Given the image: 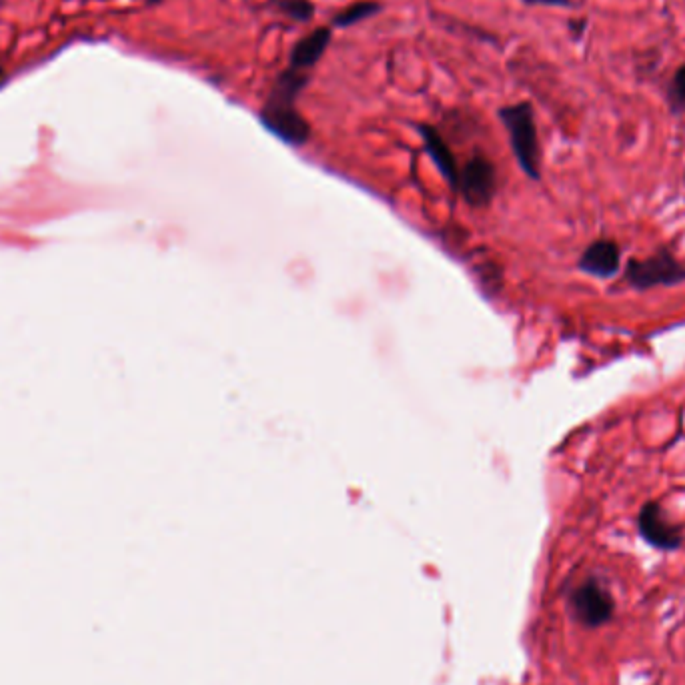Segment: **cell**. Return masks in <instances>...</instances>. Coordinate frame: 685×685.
<instances>
[{"label":"cell","mask_w":685,"mask_h":685,"mask_svg":"<svg viewBox=\"0 0 685 685\" xmlns=\"http://www.w3.org/2000/svg\"><path fill=\"white\" fill-rule=\"evenodd\" d=\"M501 125L509 135V145L521 171L533 179H541V149L535 125L533 105L527 101L505 105L497 111Z\"/></svg>","instance_id":"1"},{"label":"cell","mask_w":685,"mask_h":685,"mask_svg":"<svg viewBox=\"0 0 685 685\" xmlns=\"http://www.w3.org/2000/svg\"><path fill=\"white\" fill-rule=\"evenodd\" d=\"M625 281L635 291L671 287L685 281V267L667 249H659L647 259H629Z\"/></svg>","instance_id":"2"},{"label":"cell","mask_w":685,"mask_h":685,"mask_svg":"<svg viewBox=\"0 0 685 685\" xmlns=\"http://www.w3.org/2000/svg\"><path fill=\"white\" fill-rule=\"evenodd\" d=\"M569 607L577 623L595 629L611 621L615 611V601L611 591L595 577L585 579L569 595Z\"/></svg>","instance_id":"3"},{"label":"cell","mask_w":685,"mask_h":685,"mask_svg":"<svg viewBox=\"0 0 685 685\" xmlns=\"http://www.w3.org/2000/svg\"><path fill=\"white\" fill-rule=\"evenodd\" d=\"M259 119L263 127L291 147H303L311 139L309 121L297 111L295 103L265 101Z\"/></svg>","instance_id":"4"},{"label":"cell","mask_w":685,"mask_h":685,"mask_svg":"<svg viewBox=\"0 0 685 685\" xmlns=\"http://www.w3.org/2000/svg\"><path fill=\"white\" fill-rule=\"evenodd\" d=\"M497 189V173L493 163L477 155L459 173V185L457 191L465 197V201L473 207H485Z\"/></svg>","instance_id":"5"},{"label":"cell","mask_w":685,"mask_h":685,"mask_svg":"<svg viewBox=\"0 0 685 685\" xmlns=\"http://www.w3.org/2000/svg\"><path fill=\"white\" fill-rule=\"evenodd\" d=\"M637 531L641 539L661 551H675L683 543L679 527L669 523L657 501H647L637 515Z\"/></svg>","instance_id":"6"},{"label":"cell","mask_w":685,"mask_h":685,"mask_svg":"<svg viewBox=\"0 0 685 685\" xmlns=\"http://www.w3.org/2000/svg\"><path fill=\"white\" fill-rule=\"evenodd\" d=\"M579 271L597 279H611L621 269V251L615 241H593L577 261Z\"/></svg>","instance_id":"7"},{"label":"cell","mask_w":685,"mask_h":685,"mask_svg":"<svg viewBox=\"0 0 685 685\" xmlns=\"http://www.w3.org/2000/svg\"><path fill=\"white\" fill-rule=\"evenodd\" d=\"M331 41H333V29L317 27L313 33L305 35L303 39L295 43V47L289 53V67L309 73L325 57Z\"/></svg>","instance_id":"8"},{"label":"cell","mask_w":685,"mask_h":685,"mask_svg":"<svg viewBox=\"0 0 685 685\" xmlns=\"http://www.w3.org/2000/svg\"><path fill=\"white\" fill-rule=\"evenodd\" d=\"M417 131H419V135L423 139L427 155L431 157V161L435 163V167L439 169L443 179L457 191L461 169L457 167L453 151L449 149V145L445 143V139L439 135V131L435 127H431V125H417Z\"/></svg>","instance_id":"9"},{"label":"cell","mask_w":685,"mask_h":685,"mask_svg":"<svg viewBox=\"0 0 685 685\" xmlns=\"http://www.w3.org/2000/svg\"><path fill=\"white\" fill-rule=\"evenodd\" d=\"M311 83V75L305 71H297L287 67L285 71H281L269 91V101H279V103H295L299 95L309 87Z\"/></svg>","instance_id":"10"},{"label":"cell","mask_w":685,"mask_h":685,"mask_svg":"<svg viewBox=\"0 0 685 685\" xmlns=\"http://www.w3.org/2000/svg\"><path fill=\"white\" fill-rule=\"evenodd\" d=\"M383 11V5L377 3V0H357V3H351L349 7L341 9L335 17H333V27L337 29H351L363 21H369L373 17H377Z\"/></svg>","instance_id":"11"},{"label":"cell","mask_w":685,"mask_h":685,"mask_svg":"<svg viewBox=\"0 0 685 685\" xmlns=\"http://www.w3.org/2000/svg\"><path fill=\"white\" fill-rule=\"evenodd\" d=\"M267 7L295 23L313 21L315 11H317L311 0H269Z\"/></svg>","instance_id":"12"},{"label":"cell","mask_w":685,"mask_h":685,"mask_svg":"<svg viewBox=\"0 0 685 685\" xmlns=\"http://www.w3.org/2000/svg\"><path fill=\"white\" fill-rule=\"evenodd\" d=\"M667 103H669V109L679 115V113H685V65H681L671 81H669V87H667Z\"/></svg>","instance_id":"13"},{"label":"cell","mask_w":685,"mask_h":685,"mask_svg":"<svg viewBox=\"0 0 685 685\" xmlns=\"http://www.w3.org/2000/svg\"><path fill=\"white\" fill-rule=\"evenodd\" d=\"M527 7H551V9H573V0H521Z\"/></svg>","instance_id":"14"},{"label":"cell","mask_w":685,"mask_h":685,"mask_svg":"<svg viewBox=\"0 0 685 685\" xmlns=\"http://www.w3.org/2000/svg\"><path fill=\"white\" fill-rule=\"evenodd\" d=\"M585 29H587V21H585V19L569 21V31H571V37H573L575 41H579V39L585 35Z\"/></svg>","instance_id":"15"},{"label":"cell","mask_w":685,"mask_h":685,"mask_svg":"<svg viewBox=\"0 0 685 685\" xmlns=\"http://www.w3.org/2000/svg\"><path fill=\"white\" fill-rule=\"evenodd\" d=\"M145 3L149 5V7H157V5H161V3H165V0H145Z\"/></svg>","instance_id":"16"}]
</instances>
